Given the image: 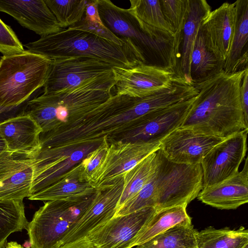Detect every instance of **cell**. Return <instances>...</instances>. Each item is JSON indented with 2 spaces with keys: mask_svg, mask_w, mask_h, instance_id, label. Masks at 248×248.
<instances>
[{
  "mask_svg": "<svg viewBox=\"0 0 248 248\" xmlns=\"http://www.w3.org/2000/svg\"><path fill=\"white\" fill-rule=\"evenodd\" d=\"M129 1L131 4L129 10L141 21L176 36L165 19L158 0H130Z\"/></svg>",
  "mask_w": 248,
  "mask_h": 248,
  "instance_id": "obj_32",
  "label": "cell"
},
{
  "mask_svg": "<svg viewBox=\"0 0 248 248\" xmlns=\"http://www.w3.org/2000/svg\"><path fill=\"white\" fill-rule=\"evenodd\" d=\"M162 13L173 31L177 38L182 42V31L188 17L189 0H159Z\"/></svg>",
  "mask_w": 248,
  "mask_h": 248,
  "instance_id": "obj_34",
  "label": "cell"
},
{
  "mask_svg": "<svg viewBox=\"0 0 248 248\" xmlns=\"http://www.w3.org/2000/svg\"><path fill=\"white\" fill-rule=\"evenodd\" d=\"M33 155L11 152L0 155V200H23L31 196Z\"/></svg>",
  "mask_w": 248,
  "mask_h": 248,
  "instance_id": "obj_17",
  "label": "cell"
},
{
  "mask_svg": "<svg viewBox=\"0 0 248 248\" xmlns=\"http://www.w3.org/2000/svg\"><path fill=\"white\" fill-rule=\"evenodd\" d=\"M24 46L28 52L50 60L88 57L125 68L147 64L141 53L130 40L120 45L79 30L64 29Z\"/></svg>",
  "mask_w": 248,
  "mask_h": 248,
  "instance_id": "obj_4",
  "label": "cell"
},
{
  "mask_svg": "<svg viewBox=\"0 0 248 248\" xmlns=\"http://www.w3.org/2000/svg\"><path fill=\"white\" fill-rule=\"evenodd\" d=\"M156 211L147 207L113 217L87 235L96 248H132L136 238Z\"/></svg>",
  "mask_w": 248,
  "mask_h": 248,
  "instance_id": "obj_15",
  "label": "cell"
},
{
  "mask_svg": "<svg viewBox=\"0 0 248 248\" xmlns=\"http://www.w3.org/2000/svg\"><path fill=\"white\" fill-rule=\"evenodd\" d=\"M84 14V16L91 21L102 22L98 13L97 0H88Z\"/></svg>",
  "mask_w": 248,
  "mask_h": 248,
  "instance_id": "obj_40",
  "label": "cell"
},
{
  "mask_svg": "<svg viewBox=\"0 0 248 248\" xmlns=\"http://www.w3.org/2000/svg\"><path fill=\"white\" fill-rule=\"evenodd\" d=\"M197 230L191 224L170 228L137 248H198Z\"/></svg>",
  "mask_w": 248,
  "mask_h": 248,
  "instance_id": "obj_30",
  "label": "cell"
},
{
  "mask_svg": "<svg viewBox=\"0 0 248 248\" xmlns=\"http://www.w3.org/2000/svg\"><path fill=\"white\" fill-rule=\"evenodd\" d=\"M243 248H248V244L246 245Z\"/></svg>",
  "mask_w": 248,
  "mask_h": 248,
  "instance_id": "obj_44",
  "label": "cell"
},
{
  "mask_svg": "<svg viewBox=\"0 0 248 248\" xmlns=\"http://www.w3.org/2000/svg\"><path fill=\"white\" fill-rule=\"evenodd\" d=\"M100 19L117 37L129 39L144 57L147 64L175 70L180 57V42L169 32L151 27L129 9L118 7L109 0H97Z\"/></svg>",
  "mask_w": 248,
  "mask_h": 248,
  "instance_id": "obj_5",
  "label": "cell"
},
{
  "mask_svg": "<svg viewBox=\"0 0 248 248\" xmlns=\"http://www.w3.org/2000/svg\"><path fill=\"white\" fill-rule=\"evenodd\" d=\"M0 133L7 150L34 155L40 148L41 129L29 115H21L0 122Z\"/></svg>",
  "mask_w": 248,
  "mask_h": 248,
  "instance_id": "obj_22",
  "label": "cell"
},
{
  "mask_svg": "<svg viewBox=\"0 0 248 248\" xmlns=\"http://www.w3.org/2000/svg\"><path fill=\"white\" fill-rule=\"evenodd\" d=\"M7 150L6 142L0 133V155L4 152Z\"/></svg>",
  "mask_w": 248,
  "mask_h": 248,
  "instance_id": "obj_42",
  "label": "cell"
},
{
  "mask_svg": "<svg viewBox=\"0 0 248 248\" xmlns=\"http://www.w3.org/2000/svg\"><path fill=\"white\" fill-rule=\"evenodd\" d=\"M123 177L111 185L97 190L91 205L62 239L60 246L85 237L89 232L113 217L121 198Z\"/></svg>",
  "mask_w": 248,
  "mask_h": 248,
  "instance_id": "obj_18",
  "label": "cell"
},
{
  "mask_svg": "<svg viewBox=\"0 0 248 248\" xmlns=\"http://www.w3.org/2000/svg\"><path fill=\"white\" fill-rule=\"evenodd\" d=\"M248 158L243 169L232 177L202 188L197 198L202 203L225 210L235 209L248 202Z\"/></svg>",
  "mask_w": 248,
  "mask_h": 248,
  "instance_id": "obj_21",
  "label": "cell"
},
{
  "mask_svg": "<svg viewBox=\"0 0 248 248\" xmlns=\"http://www.w3.org/2000/svg\"><path fill=\"white\" fill-rule=\"evenodd\" d=\"M52 60L25 50L0 59V108L17 107L44 86Z\"/></svg>",
  "mask_w": 248,
  "mask_h": 248,
  "instance_id": "obj_6",
  "label": "cell"
},
{
  "mask_svg": "<svg viewBox=\"0 0 248 248\" xmlns=\"http://www.w3.org/2000/svg\"><path fill=\"white\" fill-rule=\"evenodd\" d=\"M211 11L205 0H189L188 17L184 26L180 50V57L175 72L176 76L193 85L190 75L191 56L201 22Z\"/></svg>",
  "mask_w": 248,
  "mask_h": 248,
  "instance_id": "obj_24",
  "label": "cell"
},
{
  "mask_svg": "<svg viewBox=\"0 0 248 248\" xmlns=\"http://www.w3.org/2000/svg\"><path fill=\"white\" fill-rule=\"evenodd\" d=\"M58 248H96L86 236L77 240L62 245Z\"/></svg>",
  "mask_w": 248,
  "mask_h": 248,
  "instance_id": "obj_41",
  "label": "cell"
},
{
  "mask_svg": "<svg viewBox=\"0 0 248 248\" xmlns=\"http://www.w3.org/2000/svg\"><path fill=\"white\" fill-rule=\"evenodd\" d=\"M187 205L174 206L156 211L134 241L132 248L144 244L175 226L191 224Z\"/></svg>",
  "mask_w": 248,
  "mask_h": 248,
  "instance_id": "obj_26",
  "label": "cell"
},
{
  "mask_svg": "<svg viewBox=\"0 0 248 248\" xmlns=\"http://www.w3.org/2000/svg\"><path fill=\"white\" fill-rule=\"evenodd\" d=\"M198 248H243L248 244V230L208 227L197 233Z\"/></svg>",
  "mask_w": 248,
  "mask_h": 248,
  "instance_id": "obj_29",
  "label": "cell"
},
{
  "mask_svg": "<svg viewBox=\"0 0 248 248\" xmlns=\"http://www.w3.org/2000/svg\"><path fill=\"white\" fill-rule=\"evenodd\" d=\"M223 64L207 48L200 28L193 46L190 64V75L193 84L202 81L223 70Z\"/></svg>",
  "mask_w": 248,
  "mask_h": 248,
  "instance_id": "obj_27",
  "label": "cell"
},
{
  "mask_svg": "<svg viewBox=\"0 0 248 248\" xmlns=\"http://www.w3.org/2000/svg\"><path fill=\"white\" fill-rule=\"evenodd\" d=\"M115 83L112 72L71 90L43 94L28 101L23 113L35 121L42 133H47L71 124L106 102Z\"/></svg>",
  "mask_w": 248,
  "mask_h": 248,
  "instance_id": "obj_3",
  "label": "cell"
},
{
  "mask_svg": "<svg viewBox=\"0 0 248 248\" xmlns=\"http://www.w3.org/2000/svg\"><path fill=\"white\" fill-rule=\"evenodd\" d=\"M23 46L11 28L0 18V53L3 56L21 54Z\"/></svg>",
  "mask_w": 248,
  "mask_h": 248,
  "instance_id": "obj_37",
  "label": "cell"
},
{
  "mask_svg": "<svg viewBox=\"0 0 248 248\" xmlns=\"http://www.w3.org/2000/svg\"><path fill=\"white\" fill-rule=\"evenodd\" d=\"M248 132L244 130L224 139L203 157L201 163L203 187L220 183L239 172L247 150Z\"/></svg>",
  "mask_w": 248,
  "mask_h": 248,
  "instance_id": "obj_12",
  "label": "cell"
},
{
  "mask_svg": "<svg viewBox=\"0 0 248 248\" xmlns=\"http://www.w3.org/2000/svg\"><path fill=\"white\" fill-rule=\"evenodd\" d=\"M195 97L143 115L135 128L115 137L108 143L160 142L181 126Z\"/></svg>",
  "mask_w": 248,
  "mask_h": 248,
  "instance_id": "obj_13",
  "label": "cell"
},
{
  "mask_svg": "<svg viewBox=\"0 0 248 248\" xmlns=\"http://www.w3.org/2000/svg\"><path fill=\"white\" fill-rule=\"evenodd\" d=\"M96 191L86 179L80 162L28 199L42 201L72 199L90 196Z\"/></svg>",
  "mask_w": 248,
  "mask_h": 248,
  "instance_id": "obj_23",
  "label": "cell"
},
{
  "mask_svg": "<svg viewBox=\"0 0 248 248\" xmlns=\"http://www.w3.org/2000/svg\"><path fill=\"white\" fill-rule=\"evenodd\" d=\"M28 223L22 200H0V248L11 233L26 229Z\"/></svg>",
  "mask_w": 248,
  "mask_h": 248,
  "instance_id": "obj_31",
  "label": "cell"
},
{
  "mask_svg": "<svg viewBox=\"0 0 248 248\" xmlns=\"http://www.w3.org/2000/svg\"><path fill=\"white\" fill-rule=\"evenodd\" d=\"M86 197L46 201L34 214L26 230L31 248H58L70 230L93 202Z\"/></svg>",
  "mask_w": 248,
  "mask_h": 248,
  "instance_id": "obj_7",
  "label": "cell"
},
{
  "mask_svg": "<svg viewBox=\"0 0 248 248\" xmlns=\"http://www.w3.org/2000/svg\"><path fill=\"white\" fill-rule=\"evenodd\" d=\"M51 60L50 71L43 86L44 94L71 90L91 79L113 72V65L88 57Z\"/></svg>",
  "mask_w": 248,
  "mask_h": 248,
  "instance_id": "obj_14",
  "label": "cell"
},
{
  "mask_svg": "<svg viewBox=\"0 0 248 248\" xmlns=\"http://www.w3.org/2000/svg\"><path fill=\"white\" fill-rule=\"evenodd\" d=\"M224 139L180 127L160 141L159 149L172 162L201 164L209 151Z\"/></svg>",
  "mask_w": 248,
  "mask_h": 248,
  "instance_id": "obj_16",
  "label": "cell"
},
{
  "mask_svg": "<svg viewBox=\"0 0 248 248\" xmlns=\"http://www.w3.org/2000/svg\"><path fill=\"white\" fill-rule=\"evenodd\" d=\"M246 68L232 73L222 70L193 84L198 93L180 127L223 139L248 130L240 99Z\"/></svg>",
  "mask_w": 248,
  "mask_h": 248,
  "instance_id": "obj_1",
  "label": "cell"
},
{
  "mask_svg": "<svg viewBox=\"0 0 248 248\" xmlns=\"http://www.w3.org/2000/svg\"><path fill=\"white\" fill-rule=\"evenodd\" d=\"M115 94L143 98L171 86L178 78L170 67L142 63L125 68L112 67Z\"/></svg>",
  "mask_w": 248,
  "mask_h": 248,
  "instance_id": "obj_10",
  "label": "cell"
},
{
  "mask_svg": "<svg viewBox=\"0 0 248 248\" xmlns=\"http://www.w3.org/2000/svg\"><path fill=\"white\" fill-rule=\"evenodd\" d=\"M235 16V2H224L210 11L203 18L200 27L207 48L223 63L231 44Z\"/></svg>",
  "mask_w": 248,
  "mask_h": 248,
  "instance_id": "obj_19",
  "label": "cell"
},
{
  "mask_svg": "<svg viewBox=\"0 0 248 248\" xmlns=\"http://www.w3.org/2000/svg\"><path fill=\"white\" fill-rule=\"evenodd\" d=\"M155 176L156 171L142 188L116 211L113 217L125 215L147 207L155 208Z\"/></svg>",
  "mask_w": 248,
  "mask_h": 248,
  "instance_id": "obj_35",
  "label": "cell"
},
{
  "mask_svg": "<svg viewBox=\"0 0 248 248\" xmlns=\"http://www.w3.org/2000/svg\"><path fill=\"white\" fill-rule=\"evenodd\" d=\"M160 142L108 143L100 163L88 181L96 190L111 185L150 154L159 149Z\"/></svg>",
  "mask_w": 248,
  "mask_h": 248,
  "instance_id": "obj_9",
  "label": "cell"
},
{
  "mask_svg": "<svg viewBox=\"0 0 248 248\" xmlns=\"http://www.w3.org/2000/svg\"><path fill=\"white\" fill-rule=\"evenodd\" d=\"M235 2L233 34L223 67L227 73H235L248 67V0H237Z\"/></svg>",
  "mask_w": 248,
  "mask_h": 248,
  "instance_id": "obj_25",
  "label": "cell"
},
{
  "mask_svg": "<svg viewBox=\"0 0 248 248\" xmlns=\"http://www.w3.org/2000/svg\"><path fill=\"white\" fill-rule=\"evenodd\" d=\"M68 28L86 31L120 45H124L130 40L121 39L117 37L104 25L102 22L92 21L86 18L84 16L80 21Z\"/></svg>",
  "mask_w": 248,
  "mask_h": 248,
  "instance_id": "obj_36",
  "label": "cell"
},
{
  "mask_svg": "<svg viewBox=\"0 0 248 248\" xmlns=\"http://www.w3.org/2000/svg\"><path fill=\"white\" fill-rule=\"evenodd\" d=\"M156 170V211L174 206L187 205L197 197L203 188L201 164L172 162L159 149Z\"/></svg>",
  "mask_w": 248,
  "mask_h": 248,
  "instance_id": "obj_8",
  "label": "cell"
},
{
  "mask_svg": "<svg viewBox=\"0 0 248 248\" xmlns=\"http://www.w3.org/2000/svg\"><path fill=\"white\" fill-rule=\"evenodd\" d=\"M156 151L150 154L124 174L123 190L117 210L137 194L154 174L158 164Z\"/></svg>",
  "mask_w": 248,
  "mask_h": 248,
  "instance_id": "obj_28",
  "label": "cell"
},
{
  "mask_svg": "<svg viewBox=\"0 0 248 248\" xmlns=\"http://www.w3.org/2000/svg\"><path fill=\"white\" fill-rule=\"evenodd\" d=\"M0 12L12 16L21 26L41 37L64 29L43 0H0Z\"/></svg>",
  "mask_w": 248,
  "mask_h": 248,
  "instance_id": "obj_20",
  "label": "cell"
},
{
  "mask_svg": "<svg viewBox=\"0 0 248 248\" xmlns=\"http://www.w3.org/2000/svg\"><path fill=\"white\" fill-rule=\"evenodd\" d=\"M240 99L245 125L248 127V68L247 67L240 87Z\"/></svg>",
  "mask_w": 248,
  "mask_h": 248,
  "instance_id": "obj_39",
  "label": "cell"
},
{
  "mask_svg": "<svg viewBox=\"0 0 248 248\" xmlns=\"http://www.w3.org/2000/svg\"><path fill=\"white\" fill-rule=\"evenodd\" d=\"M108 146V142L107 138H105L98 147L89 154L81 162L85 177L88 181L90 176L100 163Z\"/></svg>",
  "mask_w": 248,
  "mask_h": 248,
  "instance_id": "obj_38",
  "label": "cell"
},
{
  "mask_svg": "<svg viewBox=\"0 0 248 248\" xmlns=\"http://www.w3.org/2000/svg\"><path fill=\"white\" fill-rule=\"evenodd\" d=\"M145 115L138 98L112 95L80 119L40 136V148L74 147L94 142H109L135 128Z\"/></svg>",
  "mask_w": 248,
  "mask_h": 248,
  "instance_id": "obj_2",
  "label": "cell"
},
{
  "mask_svg": "<svg viewBox=\"0 0 248 248\" xmlns=\"http://www.w3.org/2000/svg\"><path fill=\"white\" fill-rule=\"evenodd\" d=\"M86 0H45V2L63 29L80 21L83 17Z\"/></svg>",
  "mask_w": 248,
  "mask_h": 248,
  "instance_id": "obj_33",
  "label": "cell"
},
{
  "mask_svg": "<svg viewBox=\"0 0 248 248\" xmlns=\"http://www.w3.org/2000/svg\"><path fill=\"white\" fill-rule=\"evenodd\" d=\"M103 142L75 147L40 148L33 156L34 177L31 195L52 184L58 177L80 163Z\"/></svg>",
  "mask_w": 248,
  "mask_h": 248,
  "instance_id": "obj_11",
  "label": "cell"
},
{
  "mask_svg": "<svg viewBox=\"0 0 248 248\" xmlns=\"http://www.w3.org/2000/svg\"><path fill=\"white\" fill-rule=\"evenodd\" d=\"M4 248H24L21 245L16 242H10L8 243Z\"/></svg>",
  "mask_w": 248,
  "mask_h": 248,
  "instance_id": "obj_43",
  "label": "cell"
}]
</instances>
